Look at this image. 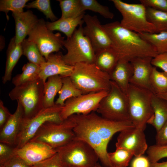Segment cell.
I'll list each match as a JSON object with an SVG mask.
<instances>
[{"mask_svg": "<svg viewBox=\"0 0 167 167\" xmlns=\"http://www.w3.org/2000/svg\"><path fill=\"white\" fill-rule=\"evenodd\" d=\"M151 103L153 114L147 124L153 126L157 132L167 121V101L153 93Z\"/></svg>", "mask_w": 167, "mask_h": 167, "instance_id": "cell-22", "label": "cell"}, {"mask_svg": "<svg viewBox=\"0 0 167 167\" xmlns=\"http://www.w3.org/2000/svg\"><path fill=\"white\" fill-rule=\"evenodd\" d=\"M153 93L130 84L127 93L129 120L135 127L144 131L153 114L151 100Z\"/></svg>", "mask_w": 167, "mask_h": 167, "instance_id": "cell-5", "label": "cell"}, {"mask_svg": "<svg viewBox=\"0 0 167 167\" xmlns=\"http://www.w3.org/2000/svg\"><path fill=\"white\" fill-rule=\"evenodd\" d=\"M32 167H63L60 158L56 153L55 155L37 164Z\"/></svg>", "mask_w": 167, "mask_h": 167, "instance_id": "cell-40", "label": "cell"}, {"mask_svg": "<svg viewBox=\"0 0 167 167\" xmlns=\"http://www.w3.org/2000/svg\"><path fill=\"white\" fill-rule=\"evenodd\" d=\"M69 117L74 124L75 137L86 142L94 149L105 167H112L108 157V146L102 140L88 114H74Z\"/></svg>", "mask_w": 167, "mask_h": 167, "instance_id": "cell-7", "label": "cell"}, {"mask_svg": "<svg viewBox=\"0 0 167 167\" xmlns=\"http://www.w3.org/2000/svg\"><path fill=\"white\" fill-rule=\"evenodd\" d=\"M121 14L123 27L139 33L156 32L154 26L148 20L146 7L141 3H128L120 0H110Z\"/></svg>", "mask_w": 167, "mask_h": 167, "instance_id": "cell-8", "label": "cell"}, {"mask_svg": "<svg viewBox=\"0 0 167 167\" xmlns=\"http://www.w3.org/2000/svg\"><path fill=\"white\" fill-rule=\"evenodd\" d=\"M94 167H105L102 166L101 165H100L99 164L97 163Z\"/></svg>", "mask_w": 167, "mask_h": 167, "instance_id": "cell-49", "label": "cell"}, {"mask_svg": "<svg viewBox=\"0 0 167 167\" xmlns=\"http://www.w3.org/2000/svg\"><path fill=\"white\" fill-rule=\"evenodd\" d=\"M62 11L61 18H75L84 14L80 0H59Z\"/></svg>", "mask_w": 167, "mask_h": 167, "instance_id": "cell-32", "label": "cell"}, {"mask_svg": "<svg viewBox=\"0 0 167 167\" xmlns=\"http://www.w3.org/2000/svg\"><path fill=\"white\" fill-rule=\"evenodd\" d=\"M0 167H6V166H5L4 165H0Z\"/></svg>", "mask_w": 167, "mask_h": 167, "instance_id": "cell-50", "label": "cell"}, {"mask_svg": "<svg viewBox=\"0 0 167 167\" xmlns=\"http://www.w3.org/2000/svg\"></svg>", "mask_w": 167, "mask_h": 167, "instance_id": "cell-51", "label": "cell"}, {"mask_svg": "<svg viewBox=\"0 0 167 167\" xmlns=\"http://www.w3.org/2000/svg\"><path fill=\"white\" fill-rule=\"evenodd\" d=\"M28 0H1L0 11L4 12L7 16L8 12L11 11L12 13H18L23 11Z\"/></svg>", "mask_w": 167, "mask_h": 167, "instance_id": "cell-36", "label": "cell"}, {"mask_svg": "<svg viewBox=\"0 0 167 167\" xmlns=\"http://www.w3.org/2000/svg\"><path fill=\"white\" fill-rule=\"evenodd\" d=\"M3 165L6 167H32V166L29 165L22 159L15 155Z\"/></svg>", "mask_w": 167, "mask_h": 167, "instance_id": "cell-46", "label": "cell"}, {"mask_svg": "<svg viewBox=\"0 0 167 167\" xmlns=\"http://www.w3.org/2000/svg\"><path fill=\"white\" fill-rule=\"evenodd\" d=\"M15 156L32 166L52 156L57 152L45 144L29 141L20 148H15Z\"/></svg>", "mask_w": 167, "mask_h": 167, "instance_id": "cell-16", "label": "cell"}, {"mask_svg": "<svg viewBox=\"0 0 167 167\" xmlns=\"http://www.w3.org/2000/svg\"><path fill=\"white\" fill-rule=\"evenodd\" d=\"M70 77L83 94L109 91L110 88L109 74L101 70L95 63L81 62L76 64Z\"/></svg>", "mask_w": 167, "mask_h": 167, "instance_id": "cell-2", "label": "cell"}, {"mask_svg": "<svg viewBox=\"0 0 167 167\" xmlns=\"http://www.w3.org/2000/svg\"><path fill=\"white\" fill-rule=\"evenodd\" d=\"M109 91L82 94L68 99L60 113L62 120L63 121L73 115L87 114L96 111L101 101Z\"/></svg>", "mask_w": 167, "mask_h": 167, "instance_id": "cell-13", "label": "cell"}, {"mask_svg": "<svg viewBox=\"0 0 167 167\" xmlns=\"http://www.w3.org/2000/svg\"><path fill=\"white\" fill-rule=\"evenodd\" d=\"M156 95L167 101V92L157 94Z\"/></svg>", "mask_w": 167, "mask_h": 167, "instance_id": "cell-48", "label": "cell"}, {"mask_svg": "<svg viewBox=\"0 0 167 167\" xmlns=\"http://www.w3.org/2000/svg\"><path fill=\"white\" fill-rule=\"evenodd\" d=\"M112 42V47L120 59L130 61L137 57L153 58L158 53L155 48L134 32L122 27L115 21L103 25Z\"/></svg>", "mask_w": 167, "mask_h": 167, "instance_id": "cell-1", "label": "cell"}, {"mask_svg": "<svg viewBox=\"0 0 167 167\" xmlns=\"http://www.w3.org/2000/svg\"><path fill=\"white\" fill-rule=\"evenodd\" d=\"M25 7L38 9L45 15L47 19L52 22L58 20L52 10L49 0H36L27 4Z\"/></svg>", "mask_w": 167, "mask_h": 167, "instance_id": "cell-37", "label": "cell"}, {"mask_svg": "<svg viewBox=\"0 0 167 167\" xmlns=\"http://www.w3.org/2000/svg\"><path fill=\"white\" fill-rule=\"evenodd\" d=\"M146 152L150 162H157L162 158H167V145L156 144L150 146L148 148Z\"/></svg>", "mask_w": 167, "mask_h": 167, "instance_id": "cell-38", "label": "cell"}, {"mask_svg": "<svg viewBox=\"0 0 167 167\" xmlns=\"http://www.w3.org/2000/svg\"><path fill=\"white\" fill-rule=\"evenodd\" d=\"M148 20L155 26L156 33L167 31V12L146 7Z\"/></svg>", "mask_w": 167, "mask_h": 167, "instance_id": "cell-30", "label": "cell"}, {"mask_svg": "<svg viewBox=\"0 0 167 167\" xmlns=\"http://www.w3.org/2000/svg\"><path fill=\"white\" fill-rule=\"evenodd\" d=\"M56 150L63 167H94L99 160L89 144L76 137Z\"/></svg>", "mask_w": 167, "mask_h": 167, "instance_id": "cell-4", "label": "cell"}, {"mask_svg": "<svg viewBox=\"0 0 167 167\" xmlns=\"http://www.w3.org/2000/svg\"><path fill=\"white\" fill-rule=\"evenodd\" d=\"M84 34L89 40L96 54L101 50L112 47L111 40L96 15H84Z\"/></svg>", "mask_w": 167, "mask_h": 167, "instance_id": "cell-14", "label": "cell"}, {"mask_svg": "<svg viewBox=\"0 0 167 167\" xmlns=\"http://www.w3.org/2000/svg\"><path fill=\"white\" fill-rule=\"evenodd\" d=\"M119 60L117 53L111 47L96 53L94 63L101 70L109 74Z\"/></svg>", "mask_w": 167, "mask_h": 167, "instance_id": "cell-25", "label": "cell"}, {"mask_svg": "<svg viewBox=\"0 0 167 167\" xmlns=\"http://www.w3.org/2000/svg\"><path fill=\"white\" fill-rule=\"evenodd\" d=\"M149 167H167V159L166 161L161 162H150Z\"/></svg>", "mask_w": 167, "mask_h": 167, "instance_id": "cell-47", "label": "cell"}, {"mask_svg": "<svg viewBox=\"0 0 167 167\" xmlns=\"http://www.w3.org/2000/svg\"><path fill=\"white\" fill-rule=\"evenodd\" d=\"M12 15L15 22V41L18 44L25 39L39 19L29 10L20 13H12Z\"/></svg>", "mask_w": 167, "mask_h": 167, "instance_id": "cell-20", "label": "cell"}, {"mask_svg": "<svg viewBox=\"0 0 167 167\" xmlns=\"http://www.w3.org/2000/svg\"><path fill=\"white\" fill-rule=\"evenodd\" d=\"M133 72L130 61L120 59L109 75L111 80L115 83L127 94Z\"/></svg>", "mask_w": 167, "mask_h": 167, "instance_id": "cell-21", "label": "cell"}, {"mask_svg": "<svg viewBox=\"0 0 167 167\" xmlns=\"http://www.w3.org/2000/svg\"><path fill=\"white\" fill-rule=\"evenodd\" d=\"M144 131L135 127L122 131L117 137L116 148L127 150L135 156L143 155L148 148Z\"/></svg>", "mask_w": 167, "mask_h": 167, "instance_id": "cell-15", "label": "cell"}, {"mask_svg": "<svg viewBox=\"0 0 167 167\" xmlns=\"http://www.w3.org/2000/svg\"><path fill=\"white\" fill-rule=\"evenodd\" d=\"M152 64L153 66L160 68L167 74V53L158 54L152 58Z\"/></svg>", "mask_w": 167, "mask_h": 167, "instance_id": "cell-42", "label": "cell"}, {"mask_svg": "<svg viewBox=\"0 0 167 167\" xmlns=\"http://www.w3.org/2000/svg\"><path fill=\"white\" fill-rule=\"evenodd\" d=\"M12 114L5 106L2 101L0 100V130L1 129L9 119Z\"/></svg>", "mask_w": 167, "mask_h": 167, "instance_id": "cell-44", "label": "cell"}, {"mask_svg": "<svg viewBox=\"0 0 167 167\" xmlns=\"http://www.w3.org/2000/svg\"><path fill=\"white\" fill-rule=\"evenodd\" d=\"M150 164L147 157L142 155L135 156L131 162V167H149Z\"/></svg>", "mask_w": 167, "mask_h": 167, "instance_id": "cell-45", "label": "cell"}, {"mask_svg": "<svg viewBox=\"0 0 167 167\" xmlns=\"http://www.w3.org/2000/svg\"><path fill=\"white\" fill-rule=\"evenodd\" d=\"M133 156L131 152L121 148H116L115 151L108 153L109 162L113 167H127Z\"/></svg>", "mask_w": 167, "mask_h": 167, "instance_id": "cell-33", "label": "cell"}, {"mask_svg": "<svg viewBox=\"0 0 167 167\" xmlns=\"http://www.w3.org/2000/svg\"><path fill=\"white\" fill-rule=\"evenodd\" d=\"M21 73L16 75L12 79V83L15 86L33 81L40 78V66L28 62L22 68Z\"/></svg>", "mask_w": 167, "mask_h": 167, "instance_id": "cell-27", "label": "cell"}, {"mask_svg": "<svg viewBox=\"0 0 167 167\" xmlns=\"http://www.w3.org/2000/svg\"><path fill=\"white\" fill-rule=\"evenodd\" d=\"M156 132L155 137L156 144L159 145H167V121Z\"/></svg>", "mask_w": 167, "mask_h": 167, "instance_id": "cell-43", "label": "cell"}, {"mask_svg": "<svg viewBox=\"0 0 167 167\" xmlns=\"http://www.w3.org/2000/svg\"><path fill=\"white\" fill-rule=\"evenodd\" d=\"M138 34L155 48L158 54L167 53V31L157 33L142 32Z\"/></svg>", "mask_w": 167, "mask_h": 167, "instance_id": "cell-29", "label": "cell"}, {"mask_svg": "<svg viewBox=\"0 0 167 167\" xmlns=\"http://www.w3.org/2000/svg\"><path fill=\"white\" fill-rule=\"evenodd\" d=\"M83 10H88L99 13L104 18L113 19L114 15L109 7L103 5L95 0H80Z\"/></svg>", "mask_w": 167, "mask_h": 167, "instance_id": "cell-35", "label": "cell"}, {"mask_svg": "<svg viewBox=\"0 0 167 167\" xmlns=\"http://www.w3.org/2000/svg\"><path fill=\"white\" fill-rule=\"evenodd\" d=\"M150 83L154 94L157 95L167 92V74L158 71L154 66Z\"/></svg>", "mask_w": 167, "mask_h": 167, "instance_id": "cell-34", "label": "cell"}, {"mask_svg": "<svg viewBox=\"0 0 167 167\" xmlns=\"http://www.w3.org/2000/svg\"><path fill=\"white\" fill-rule=\"evenodd\" d=\"M82 25L79 27L70 37L63 42V46L67 50L62 55L67 64L74 66L81 62L94 63L96 53L88 39L84 34Z\"/></svg>", "mask_w": 167, "mask_h": 167, "instance_id": "cell-9", "label": "cell"}, {"mask_svg": "<svg viewBox=\"0 0 167 167\" xmlns=\"http://www.w3.org/2000/svg\"><path fill=\"white\" fill-rule=\"evenodd\" d=\"M22 55L21 43L17 44L14 36L11 39L7 50L5 72L2 77L3 84L11 80L13 70Z\"/></svg>", "mask_w": 167, "mask_h": 167, "instance_id": "cell-23", "label": "cell"}, {"mask_svg": "<svg viewBox=\"0 0 167 167\" xmlns=\"http://www.w3.org/2000/svg\"><path fill=\"white\" fill-rule=\"evenodd\" d=\"M152 58L149 57H137L130 61L133 70L130 84L153 93L150 83L153 67L152 64Z\"/></svg>", "mask_w": 167, "mask_h": 167, "instance_id": "cell-17", "label": "cell"}, {"mask_svg": "<svg viewBox=\"0 0 167 167\" xmlns=\"http://www.w3.org/2000/svg\"><path fill=\"white\" fill-rule=\"evenodd\" d=\"M28 39L36 44L46 60L50 54L58 52L62 48L65 40L59 33H54L49 30L43 19H39L28 34Z\"/></svg>", "mask_w": 167, "mask_h": 167, "instance_id": "cell-12", "label": "cell"}, {"mask_svg": "<svg viewBox=\"0 0 167 167\" xmlns=\"http://www.w3.org/2000/svg\"><path fill=\"white\" fill-rule=\"evenodd\" d=\"M61 52L50 54L46 61L40 66L39 78L45 83L49 77L58 75L62 77L70 76L74 66L65 62Z\"/></svg>", "mask_w": 167, "mask_h": 167, "instance_id": "cell-18", "label": "cell"}, {"mask_svg": "<svg viewBox=\"0 0 167 167\" xmlns=\"http://www.w3.org/2000/svg\"><path fill=\"white\" fill-rule=\"evenodd\" d=\"M44 84L39 78L15 86L9 93V96L12 100H16L22 105L24 118H32L44 108Z\"/></svg>", "mask_w": 167, "mask_h": 167, "instance_id": "cell-3", "label": "cell"}, {"mask_svg": "<svg viewBox=\"0 0 167 167\" xmlns=\"http://www.w3.org/2000/svg\"><path fill=\"white\" fill-rule=\"evenodd\" d=\"M15 147L0 143V165H4L15 156Z\"/></svg>", "mask_w": 167, "mask_h": 167, "instance_id": "cell-39", "label": "cell"}, {"mask_svg": "<svg viewBox=\"0 0 167 167\" xmlns=\"http://www.w3.org/2000/svg\"><path fill=\"white\" fill-rule=\"evenodd\" d=\"M96 111L101 117L109 120H129L127 94L111 80L110 90L101 101Z\"/></svg>", "mask_w": 167, "mask_h": 167, "instance_id": "cell-10", "label": "cell"}, {"mask_svg": "<svg viewBox=\"0 0 167 167\" xmlns=\"http://www.w3.org/2000/svg\"><path fill=\"white\" fill-rule=\"evenodd\" d=\"M74 126V123L70 117L59 123L46 122L29 141L44 143L56 150L75 137Z\"/></svg>", "mask_w": 167, "mask_h": 167, "instance_id": "cell-6", "label": "cell"}, {"mask_svg": "<svg viewBox=\"0 0 167 167\" xmlns=\"http://www.w3.org/2000/svg\"><path fill=\"white\" fill-rule=\"evenodd\" d=\"M23 55H24L29 62L39 66L46 61L36 45L34 42L25 39L21 43Z\"/></svg>", "mask_w": 167, "mask_h": 167, "instance_id": "cell-31", "label": "cell"}, {"mask_svg": "<svg viewBox=\"0 0 167 167\" xmlns=\"http://www.w3.org/2000/svg\"><path fill=\"white\" fill-rule=\"evenodd\" d=\"M62 86L58 92L59 96L55 103L63 106L68 99L83 94L75 86L70 76L62 77Z\"/></svg>", "mask_w": 167, "mask_h": 167, "instance_id": "cell-28", "label": "cell"}, {"mask_svg": "<svg viewBox=\"0 0 167 167\" xmlns=\"http://www.w3.org/2000/svg\"><path fill=\"white\" fill-rule=\"evenodd\" d=\"M44 84L43 106L44 108L55 105L54 99L62 86V77L57 75L49 77Z\"/></svg>", "mask_w": 167, "mask_h": 167, "instance_id": "cell-26", "label": "cell"}, {"mask_svg": "<svg viewBox=\"0 0 167 167\" xmlns=\"http://www.w3.org/2000/svg\"><path fill=\"white\" fill-rule=\"evenodd\" d=\"M146 7L167 12V0H140Z\"/></svg>", "mask_w": 167, "mask_h": 167, "instance_id": "cell-41", "label": "cell"}, {"mask_svg": "<svg viewBox=\"0 0 167 167\" xmlns=\"http://www.w3.org/2000/svg\"><path fill=\"white\" fill-rule=\"evenodd\" d=\"M62 107L55 104L52 107L44 108L31 118H23L16 138L15 148H20L29 142L46 122H62L63 121L61 118L60 113Z\"/></svg>", "mask_w": 167, "mask_h": 167, "instance_id": "cell-11", "label": "cell"}, {"mask_svg": "<svg viewBox=\"0 0 167 167\" xmlns=\"http://www.w3.org/2000/svg\"><path fill=\"white\" fill-rule=\"evenodd\" d=\"M85 14L75 18H61L52 22H46L47 28L53 31L57 30L64 33L67 38L70 37L76 28L84 23L83 17Z\"/></svg>", "mask_w": 167, "mask_h": 167, "instance_id": "cell-24", "label": "cell"}, {"mask_svg": "<svg viewBox=\"0 0 167 167\" xmlns=\"http://www.w3.org/2000/svg\"><path fill=\"white\" fill-rule=\"evenodd\" d=\"M15 112L0 130V143L15 147L16 138L24 118V111L21 104L17 101Z\"/></svg>", "mask_w": 167, "mask_h": 167, "instance_id": "cell-19", "label": "cell"}]
</instances>
